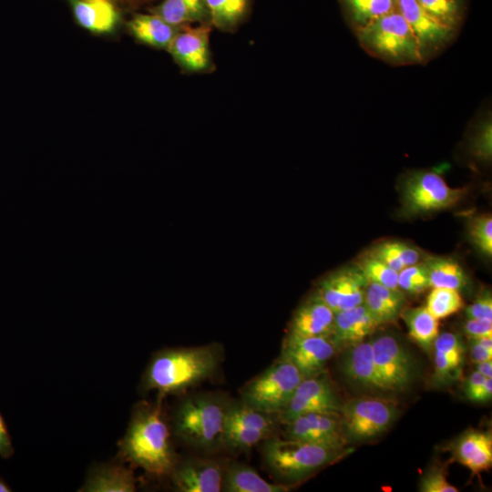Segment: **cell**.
<instances>
[{"label":"cell","instance_id":"6da1fadb","mask_svg":"<svg viewBox=\"0 0 492 492\" xmlns=\"http://www.w3.org/2000/svg\"><path fill=\"white\" fill-rule=\"evenodd\" d=\"M139 402L131 413L127 431L118 442V456L155 476H169L178 462L161 405Z\"/></svg>","mask_w":492,"mask_h":492},{"label":"cell","instance_id":"7a4b0ae2","mask_svg":"<svg viewBox=\"0 0 492 492\" xmlns=\"http://www.w3.org/2000/svg\"><path fill=\"white\" fill-rule=\"evenodd\" d=\"M216 344L167 348L153 354L141 378L140 388L160 396L174 395L212 377L222 362Z\"/></svg>","mask_w":492,"mask_h":492},{"label":"cell","instance_id":"3957f363","mask_svg":"<svg viewBox=\"0 0 492 492\" xmlns=\"http://www.w3.org/2000/svg\"><path fill=\"white\" fill-rule=\"evenodd\" d=\"M230 402L215 393H200L184 398L172 417L175 436L199 450L210 452L222 447Z\"/></svg>","mask_w":492,"mask_h":492},{"label":"cell","instance_id":"277c9868","mask_svg":"<svg viewBox=\"0 0 492 492\" xmlns=\"http://www.w3.org/2000/svg\"><path fill=\"white\" fill-rule=\"evenodd\" d=\"M347 450L271 436L261 454L270 471L285 481H299L341 457Z\"/></svg>","mask_w":492,"mask_h":492},{"label":"cell","instance_id":"5b68a950","mask_svg":"<svg viewBox=\"0 0 492 492\" xmlns=\"http://www.w3.org/2000/svg\"><path fill=\"white\" fill-rule=\"evenodd\" d=\"M363 44L375 54L399 62L422 59L420 44L398 9L358 28Z\"/></svg>","mask_w":492,"mask_h":492},{"label":"cell","instance_id":"8992f818","mask_svg":"<svg viewBox=\"0 0 492 492\" xmlns=\"http://www.w3.org/2000/svg\"><path fill=\"white\" fill-rule=\"evenodd\" d=\"M302 379L291 362L279 357L242 386L241 400L252 408L278 415L287 406Z\"/></svg>","mask_w":492,"mask_h":492},{"label":"cell","instance_id":"52a82bcc","mask_svg":"<svg viewBox=\"0 0 492 492\" xmlns=\"http://www.w3.org/2000/svg\"><path fill=\"white\" fill-rule=\"evenodd\" d=\"M339 414L346 441H364L385 432L395 420L398 407L393 400L362 397L343 404Z\"/></svg>","mask_w":492,"mask_h":492},{"label":"cell","instance_id":"ba28073f","mask_svg":"<svg viewBox=\"0 0 492 492\" xmlns=\"http://www.w3.org/2000/svg\"><path fill=\"white\" fill-rule=\"evenodd\" d=\"M464 195V190L449 187L436 173L416 171L402 186L403 210L417 215L454 206Z\"/></svg>","mask_w":492,"mask_h":492},{"label":"cell","instance_id":"9c48e42d","mask_svg":"<svg viewBox=\"0 0 492 492\" xmlns=\"http://www.w3.org/2000/svg\"><path fill=\"white\" fill-rule=\"evenodd\" d=\"M342 403L325 372L303 378L287 406L278 415L281 423L307 413H340Z\"/></svg>","mask_w":492,"mask_h":492},{"label":"cell","instance_id":"30bf717a","mask_svg":"<svg viewBox=\"0 0 492 492\" xmlns=\"http://www.w3.org/2000/svg\"><path fill=\"white\" fill-rule=\"evenodd\" d=\"M211 28L210 24L184 26L172 41L168 52L186 73L206 74L215 70L210 45Z\"/></svg>","mask_w":492,"mask_h":492},{"label":"cell","instance_id":"8fae6325","mask_svg":"<svg viewBox=\"0 0 492 492\" xmlns=\"http://www.w3.org/2000/svg\"><path fill=\"white\" fill-rule=\"evenodd\" d=\"M376 371L385 391L405 389L413 377V360L402 343L391 334L371 341Z\"/></svg>","mask_w":492,"mask_h":492},{"label":"cell","instance_id":"7c38bea8","mask_svg":"<svg viewBox=\"0 0 492 492\" xmlns=\"http://www.w3.org/2000/svg\"><path fill=\"white\" fill-rule=\"evenodd\" d=\"M367 283L356 265L344 266L322 278L315 292L336 313L363 304Z\"/></svg>","mask_w":492,"mask_h":492},{"label":"cell","instance_id":"4fadbf2b","mask_svg":"<svg viewBox=\"0 0 492 492\" xmlns=\"http://www.w3.org/2000/svg\"><path fill=\"white\" fill-rule=\"evenodd\" d=\"M339 351L332 336H297L283 340L280 357L291 362L303 378L324 371L327 362Z\"/></svg>","mask_w":492,"mask_h":492},{"label":"cell","instance_id":"5bb4252c","mask_svg":"<svg viewBox=\"0 0 492 492\" xmlns=\"http://www.w3.org/2000/svg\"><path fill=\"white\" fill-rule=\"evenodd\" d=\"M284 425L289 439L335 448H343L347 443L339 413H307Z\"/></svg>","mask_w":492,"mask_h":492},{"label":"cell","instance_id":"9a60e30c","mask_svg":"<svg viewBox=\"0 0 492 492\" xmlns=\"http://www.w3.org/2000/svg\"><path fill=\"white\" fill-rule=\"evenodd\" d=\"M224 467L212 459L189 457L178 460L169 475L179 492L222 491Z\"/></svg>","mask_w":492,"mask_h":492},{"label":"cell","instance_id":"2e32d148","mask_svg":"<svg viewBox=\"0 0 492 492\" xmlns=\"http://www.w3.org/2000/svg\"><path fill=\"white\" fill-rule=\"evenodd\" d=\"M334 312L314 292L293 313L288 334L297 336H331Z\"/></svg>","mask_w":492,"mask_h":492},{"label":"cell","instance_id":"e0dca14e","mask_svg":"<svg viewBox=\"0 0 492 492\" xmlns=\"http://www.w3.org/2000/svg\"><path fill=\"white\" fill-rule=\"evenodd\" d=\"M379 325L363 303L335 313L331 336L340 351L364 341Z\"/></svg>","mask_w":492,"mask_h":492},{"label":"cell","instance_id":"ac0fdd59","mask_svg":"<svg viewBox=\"0 0 492 492\" xmlns=\"http://www.w3.org/2000/svg\"><path fill=\"white\" fill-rule=\"evenodd\" d=\"M396 4L398 11L415 35L422 52L423 48L439 45L452 32V27L430 15L417 0H396Z\"/></svg>","mask_w":492,"mask_h":492},{"label":"cell","instance_id":"d6986e66","mask_svg":"<svg viewBox=\"0 0 492 492\" xmlns=\"http://www.w3.org/2000/svg\"><path fill=\"white\" fill-rule=\"evenodd\" d=\"M343 350L341 367L347 378L362 387L385 391L375 368L371 342L363 341Z\"/></svg>","mask_w":492,"mask_h":492},{"label":"cell","instance_id":"ffe728a7","mask_svg":"<svg viewBox=\"0 0 492 492\" xmlns=\"http://www.w3.org/2000/svg\"><path fill=\"white\" fill-rule=\"evenodd\" d=\"M78 26L94 34H110L120 22V13L110 0H67Z\"/></svg>","mask_w":492,"mask_h":492},{"label":"cell","instance_id":"44dd1931","mask_svg":"<svg viewBox=\"0 0 492 492\" xmlns=\"http://www.w3.org/2000/svg\"><path fill=\"white\" fill-rule=\"evenodd\" d=\"M136 479L132 470L120 463H97L90 466L80 492H133Z\"/></svg>","mask_w":492,"mask_h":492},{"label":"cell","instance_id":"7402d4cb","mask_svg":"<svg viewBox=\"0 0 492 492\" xmlns=\"http://www.w3.org/2000/svg\"><path fill=\"white\" fill-rule=\"evenodd\" d=\"M128 33L138 42L156 49L169 48L182 26L169 24L159 15L135 14L126 24Z\"/></svg>","mask_w":492,"mask_h":492},{"label":"cell","instance_id":"603a6c76","mask_svg":"<svg viewBox=\"0 0 492 492\" xmlns=\"http://www.w3.org/2000/svg\"><path fill=\"white\" fill-rule=\"evenodd\" d=\"M454 452L458 462L473 474H479L492 465V436L488 432H466L456 442Z\"/></svg>","mask_w":492,"mask_h":492},{"label":"cell","instance_id":"cb8c5ba5","mask_svg":"<svg viewBox=\"0 0 492 492\" xmlns=\"http://www.w3.org/2000/svg\"><path fill=\"white\" fill-rule=\"evenodd\" d=\"M405 303V293L375 282H368L364 304L379 324L393 323L401 314Z\"/></svg>","mask_w":492,"mask_h":492},{"label":"cell","instance_id":"d4e9b609","mask_svg":"<svg viewBox=\"0 0 492 492\" xmlns=\"http://www.w3.org/2000/svg\"><path fill=\"white\" fill-rule=\"evenodd\" d=\"M149 12L176 26L210 24L205 0H162L150 7Z\"/></svg>","mask_w":492,"mask_h":492},{"label":"cell","instance_id":"484cf974","mask_svg":"<svg viewBox=\"0 0 492 492\" xmlns=\"http://www.w3.org/2000/svg\"><path fill=\"white\" fill-rule=\"evenodd\" d=\"M285 484H273L263 479L252 467L231 463L224 467L222 491L225 492H285Z\"/></svg>","mask_w":492,"mask_h":492},{"label":"cell","instance_id":"4316f807","mask_svg":"<svg viewBox=\"0 0 492 492\" xmlns=\"http://www.w3.org/2000/svg\"><path fill=\"white\" fill-rule=\"evenodd\" d=\"M366 252L397 272L407 266L422 262L427 256L417 247L401 241L378 242Z\"/></svg>","mask_w":492,"mask_h":492},{"label":"cell","instance_id":"83f0119b","mask_svg":"<svg viewBox=\"0 0 492 492\" xmlns=\"http://www.w3.org/2000/svg\"><path fill=\"white\" fill-rule=\"evenodd\" d=\"M430 286L461 291L468 284V277L459 262L450 257L429 256L424 260Z\"/></svg>","mask_w":492,"mask_h":492},{"label":"cell","instance_id":"f1b7e54d","mask_svg":"<svg viewBox=\"0 0 492 492\" xmlns=\"http://www.w3.org/2000/svg\"><path fill=\"white\" fill-rule=\"evenodd\" d=\"M400 315L408 328L411 339L423 350L431 351L439 334L438 320L427 311L425 306L405 309Z\"/></svg>","mask_w":492,"mask_h":492},{"label":"cell","instance_id":"f546056e","mask_svg":"<svg viewBox=\"0 0 492 492\" xmlns=\"http://www.w3.org/2000/svg\"><path fill=\"white\" fill-rule=\"evenodd\" d=\"M210 24L223 32H234L247 18L251 0H205Z\"/></svg>","mask_w":492,"mask_h":492},{"label":"cell","instance_id":"4dcf8cb0","mask_svg":"<svg viewBox=\"0 0 492 492\" xmlns=\"http://www.w3.org/2000/svg\"><path fill=\"white\" fill-rule=\"evenodd\" d=\"M277 419H279L277 415L257 410L240 400L230 402L226 415V424L261 430L272 436L275 429Z\"/></svg>","mask_w":492,"mask_h":492},{"label":"cell","instance_id":"1f68e13d","mask_svg":"<svg viewBox=\"0 0 492 492\" xmlns=\"http://www.w3.org/2000/svg\"><path fill=\"white\" fill-rule=\"evenodd\" d=\"M464 305L459 291L448 288L432 287L425 308L437 320L458 312Z\"/></svg>","mask_w":492,"mask_h":492},{"label":"cell","instance_id":"d6a6232c","mask_svg":"<svg viewBox=\"0 0 492 492\" xmlns=\"http://www.w3.org/2000/svg\"><path fill=\"white\" fill-rule=\"evenodd\" d=\"M368 282H375L391 289L398 288V272L369 253H364L354 263Z\"/></svg>","mask_w":492,"mask_h":492},{"label":"cell","instance_id":"836d02e7","mask_svg":"<svg viewBox=\"0 0 492 492\" xmlns=\"http://www.w3.org/2000/svg\"><path fill=\"white\" fill-rule=\"evenodd\" d=\"M270 436L261 430L225 424L222 447L235 451L248 450Z\"/></svg>","mask_w":492,"mask_h":492},{"label":"cell","instance_id":"e575fe53","mask_svg":"<svg viewBox=\"0 0 492 492\" xmlns=\"http://www.w3.org/2000/svg\"><path fill=\"white\" fill-rule=\"evenodd\" d=\"M354 18L364 25L397 9L396 0H343Z\"/></svg>","mask_w":492,"mask_h":492},{"label":"cell","instance_id":"d590c367","mask_svg":"<svg viewBox=\"0 0 492 492\" xmlns=\"http://www.w3.org/2000/svg\"><path fill=\"white\" fill-rule=\"evenodd\" d=\"M397 283L399 290L412 295L420 294L430 288L428 272L424 261L400 271Z\"/></svg>","mask_w":492,"mask_h":492},{"label":"cell","instance_id":"8d00e7d4","mask_svg":"<svg viewBox=\"0 0 492 492\" xmlns=\"http://www.w3.org/2000/svg\"><path fill=\"white\" fill-rule=\"evenodd\" d=\"M469 239L478 251L487 257L492 255V217L480 214L470 219L467 225Z\"/></svg>","mask_w":492,"mask_h":492},{"label":"cell","instance_id":"74e56055","mask_svg":"<svg viewBox=\"0 0 492 492\" xmlns=\"http://www.w3.org/2000/svg\"><path fill=\"white\" fill-rule=\"evenodd\" d=\"M434 17L452 27L458 18L456 0H417Z\"/></svg>","mask_w":492,"mask_h":492},{"label":"cell","instance_id":"f35d334b","mask_svg":"<svg viewBox=\"0 0 492 492\" xmlns=\"http://www.w3.org/2000/svg\"><path fill=\"white\" fill-rule=\"evenodd\" d=\"M433 348L456 363L463 364L466 347L456 333L446 332L438 334Z\"/></svg>","mask_w":492,"mask_h":492},{"label":"cell","instance_id":"ab89813d","mask_svg":"<svg viewBox=\"0 0 492 492\" xmlns=\"http://www.w3.org/2000/svg\"><path fill=\"white\" fill-rule=\"evenodd\" d=\"M420 491L423 492H457L458 488L451 485L445 473L437 468L429 470L421 479Z\"/></svg>","mask_w":492,"mask_h":492},{"label":"cell","instance_id":"60d3db41","mask_svg":"<svg viewBox=\"0 0 492 492\" xmlns=\"http://www.w3.org/2000/svg\"><path fill=\"white\" fill-rule=\"evenodd\" d=\"M467 319L492 320V295L489 290L482 292L465 310Z\"/></svg>","mask_w":492,"mask_h":492},{"label":"cell","instance_id":"b9f144b4","mask_svg":"<svg viewBox=\"0 0 492 492\" xmlns=\"http://www.w3.org/2000/svg\"><path fill=\"white\" fill-rule=\"evenodd\" d=\"M492 132L491 125H486L477 135L473 143V150L475 154L482 159L488 160L491 159L492 153Z\"/></svg>","mask_w":492,"mask_h":492},{"label":"cell","instance_id":"7bdbcfd3","mask_svg":"<svg viewBox=\"0 0 492 492\" xmlns=\"http://www.w3.org/2000/svg\"><path fill=\"white\" fill-rule=\"evenodd\" d=\"M463 330L467 337H492V320L467 319Z\"/></svg>","mask_w":492,"mask_h":492},{"label":"cell","instance_id":"ee69618b","mask_svg":"<svg viewBox=\"0 0 492 492\" xmlns=\"http://www.w3.org/2000/svg\"><path fill=\"white\" fill-rule=\"evenodd\" d=\"M461 365L444 354L435 351V372L438 379L445 380Z\"/></svg>","mask_w":492,"mask_h":492},{"label":"cell","instance_id":"f6af8a7d","mask_svg":"<svg viewBox=\"0 0 492 492\" xmlns=\"http://www.w3.org/2000/svg\"><path fill=\"white\" fill-rule=\"evenodd\" d=\"M12 438L3 415L0 413V456L4 459L10 458L14 454Z\"/></svg>","mask_w":492,"mask_h":492},{"label":"cell","instance_id":"bcb514c9","mask_svg":"<svg viewBox=\"0 0 492 492\" xmlns=\"http://www.w3.org/2000/svg\"><path fill=\"white\" fill-rule=\"evenodd\" d=\"M468 347L471 360L475 364L492 360V349L480 344L476 339L468 337Z\"/></svg>","mask_w":492,"mask_h":492},{"label":"cell","instance_id":"7dc6e473","mask_svg":"<svg viewBox=\"0 0 492 492\" xmlns=\"http://www.w3.org/2000/svg\"><path fill=\"white\" fill-rule=\"evenodd\" d=\"M492 397V379L486 378L483 384L472 395L469 400L473 402H487Z\"/></svg>","mask_w":492,"mask_h":492},{"label":"cell","instance_id":"c3c4849f","mask_svg":"<svg viewBox=\"0 0 492 492\" xmlns=\"http://www.w3.org/2000/svg\"><path fill=\"white\" fill-rule=\"evenodd\" d=\"M487 377L477 371H474L467 378L465 394L469 399L472 395L483 384Z\"/></svg>","mask_w":492,"mask_h":492},{"label":"cell","instance_id":"681fc988","mask_svg":"<svg viewBox=\"0 0 492 492\" xmlns=\"http://www.w3.org/2000/svg\"><path fill=\"white\" fill-rule=\"evenodd\" d=\"M477 364V370L478 373H480L482 375H484L487 378H492V360L484 361L476 364Z\"/></svg>","mask_w":492,"mask_h":492},{"label":"cell","instance_id":"f907efd6","mask_svg":"<svg viewBox=\"0 0 492 492\" xmlns=\"http://www.w3.org/2000/svg\"><path fill=\"white\" fill-rule=\"evenodd\" d=\"M113 3L118 5H124L128 6H138L140 5H143L147 2L152 1V0H110Z\"/></svg>","mask_w":492,"mask_h":492},{"label":"cell","instance_id":"816d5d0a","mask_svg":"<svg viewBox=\"0 0 492 492\" xmlns=\"http://www.w3.org/2000/svg\"><path fill=\"white\" fill-rule=\"evenodd\" d=\"M12 488L0 477V492H10Z\"/></svg>","mask_w":492,"mask_h":492}]
</instances>
